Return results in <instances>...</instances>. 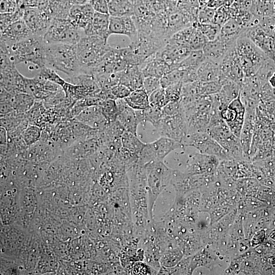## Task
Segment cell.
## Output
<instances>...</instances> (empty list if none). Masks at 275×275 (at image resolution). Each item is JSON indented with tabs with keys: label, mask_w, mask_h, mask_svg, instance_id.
<instances>
[{
	"label": "cell",
	"mask_w": 275,
	"mask_h": 275,
	"mask_svg": "<svg viewBox=\"0 0 275 275\" xmlns=\"http://www.w3.org/2000/svg\"><path fill=\"white\" fill-rule=\"evenodd\" d=\"M18 9L16 0H1L0 13H11Z\"/></svg>",
	"instance_id": "11a10c76"
},
{
	"label": "cell",
	"mask_w": 275,
	"mask_h": 275,
	"mask_svg": "<svg viewBox=\"0 0 275 275\" xmlns=\"http://www.w3.org/2000/svg\"><path fill=\"white\" fill-rule=\"evenodd\" d=\"M0 141L1 145L8 144V138L7 130L3 127H0Z\"/></svg>",
	"instance_id": "6125c7cd"
},
{
	"label": "cell",
	"mask_w": 275,
	"mask_h": 275,
	"mask_svg": "<svg viewBox=\"0 0 275 275\" xmlns=\"http://www.w3.org/2000/svg\"><path fill=\"white\" fill-rule=\"evenodd\" d=\"M161 87L160 79L152 77H146L143 81V88L149 96L154 91Z\"/></svg>",
	"instance_id": "f5cc1de1"
},
{
	"label": "cell",
	"mask_w": 275,
	"mask_h": 275,
	"mask_svg": "<svg viewBox=\"0 0 275 275\" xmlns=\"http://www.w3.org/2000/svg\"><path fill=\"white\" fill-rule=\"evenodd\" d=\"M0 63L1 87L14 94L26 93V77L18 71L10 57L1 54Z\"/></svg>",
	"instance_id": "ba28073f"
},
{
	"label": "cell",
	"mask_w": 275,
	"mask_h": 275,
	"mask_svg": "<svg viewBox=\"0 0 275 275\" xmlns=\"http://www.w3.org/2000/svg\"><path fill=\"white\" fill-rule=\"evenodd\" d=\"M232 17L231 7L223 6L216 9L212 23L222 26Z\"/></svg>",
	"instance_id": "ee69618b"
},
{
	"label": "cell",
	"mask_w": 275,
	"mask_h": 275,
	"mask_svg": "<svg viewBox=\"0 0 275 275\" xmlns=\"http://www.w3.org/2000/svg\"><path fill=\"white\" fill-rule=\"evenodd\" d=\"M109 90L113 99L115 100L124 99L132 92L128 87L121 84L112 87Z\"/></svg>",
	"instance_id": "816d5d0a"
},
{
	"label": "cell",
	"mask_w": 275,
	"mask_h": 275,
	"mask_svg": "<svg viewBox=\"0 0 275 275\" xmlns=\"http://www.w3.org/2000/svg\"><path fill=\"white\" fill-rule=\"evenodd\" d=\"M192 24L203 34L208 41L213 40L220 35L221 26L217 24L212 23H202L198 21L194 22Z\"/></svg>",
	"instance_id": "ab89813d"
},
{
	"label": "cell",
	"mask_w": 275,
	"mask_h": 275,
	"mask_svg": "<svg viewBox=\"0 0 275 275\" xmlns=\"http://www.w3.org/2000/svg\"><path fill=\"white\" fill-rule=\"evenodd\" d=\"M244 35L268 57L274 60L273 36L260 24L248 28Z\"/></svg>",
	"instance_id": "ffe728a7"
},
{
	"label": "cell",
	"mask_w": 275,
	"mask_h": 275,
	"mask_svg": "<svg viewBox=\"0 0 275 275\" xmlns=\"http://www.w3.org/2000/svg\"><path fill=\"white\" fill-rule=\"evenodd\" d=\"M61 89V86L38 75L33 78L26 77V93L32 95L36 100H43Z\"/></svg>",
	"instance_id": "ac0fdd59"
},
{
	"label": "cell",
	"mask_w": 275,
	"mask_h": 275,
	"mask_svg": "<svg viewBox=\"0 0 275 275\" xmlns=\"http://www.w3.org/2000/svg\"><path fill=\"white\" fill-rule=\"evenodd\" d=\"M1 47L10 49L13 44L33 35L22 18L10 24L0 32Z\"/></svg>",
	"instance_id": "5bb4252c"
},
{
	"label": "cell",
	"mask_w": 275,
	"mask_h": 275,
	"mask_svg": "<svg viewBox=\"0 0 275 275\" xmlns=\"http://www.w3.org/2000/svg\"><path fill=\"white\" fill-rule=\"evenodd\" d=\"M212 105L211 95L202 96L195 101L182 105L188 127V133L206 132Z\"/></svg>",
	"instance_id": "5b68a950"
},
{
	"label": "cell",
	"mask_w": 275,
	"mask_h": 275,
	"mask_svg": "<svg viewBox=\"0 0 275 275\" xmlns=\"http://www.w3.org/2000/svg\"><path fill=\"white\" fill-rule=\"evenodd\" d=\"M219 82L222 86L217 95L222 110L237 97L241 91V86L226 77H223Z\"/></svg>",
	"instance_id": "83f0119b"
},
{
	"label": "cell",
	"mask_w": 275,
	"mask_h": 275,
	"mask_svg": "<svg viewBox=\"0 0 275 275\" xmlns=\"http://www.w3.org/2000/svg\"><path fill=\"white\" fill-rule=\"evenodd\" d=\"M178 252H169L165 253L161 259V263L162 265L165 267H171L175 265L181 258V254H178L174 257Z\"/></svg>",
	"instance_id": "db71d44e"
},
{
	"label": "cell",
	"mask_w": 275,
	"mask_h": 275,
	"mask_svg": "<svg viewBox=\"0 0 275 275\" xmlns=\"http://www.w3.org/2000/svg\"><path fill=\"white\" fill-rule=\"evenodd\" d=\"M182 86V82H179L164 88L166 100L168 103L180 100Z\"/></svg>",
	"instance_id": "7dc6e473"
},
{
	"label": "cell",
	"mask_w": 275,
	"mask_h": 275,
	"mask_svg": "<svg viewBox=\"0 0 275 275\" xmlns=\"http://www.w3.org/2000/svg\"><path fill=\"white\" fill-rule=\"evenodd\" d=\"M216 9L210 8L207 6L199 8L197 21L200 23H212Z\"/></svg>",
	"instance_id": "681fc988"
},
{
	"label": "cell",
	"mask_w": 275,
	"mask_h": 275,
	"mask_svg": "<svg viewBox=\"0 0 275 275\" xmlns=\"http://www.w3.org/2000/svg\"><path fill=\"white\" fill-rule=\"evenodd\" d=\"M110 16H123L132 15L133 6L131 0H107Z\"/></svg>",
	"instance_id": "d6a6232c"
},
{
	"label": "cell",
	"mask_w": 275,
	"mask_h": 275,
	"mask_svg": "<svg viewBox=\"0 0 275 275\" xmlns=\"http://www.w3.org/2000/svg\"><path fill=\"white\" fill-rule=\"evenodd\" d=\"M144 166L147 177L148 214L152 219L155 202L159 195L170 184L173 170L161 160H152Z\"/></svg>",
	"instance_id": "7a4b0ae2"
},
{
	"label": "cell",
	"mask_w": 275,
	"mask_h": 275,
	"mask_svg": "<svg viewBox=\"0 0 275 275\" xmlns=\"http://www.w3.org/2000/svg\"><path fill=\"white\" fill-rule=\"evenodd\" d=\"M108 33L110 36L113 34L125 35L133 42L138 36V30L132 15L110 16Z\"/></svg>",
	"instance_id": "e0dca14e"
},
{
	"label": "cell",
	"mask_w": 275,
	"mask_h": 275,
	"mask_svg": "<svg viewBox=\"0 0 275 275\" xmlns=\"http://www.w3.org/2000/svg\"><path fill=\"white\" fill-rule=\"evenodd\" d=\"M198 80L207 82L219 81L223 76L219 64L208 59H206L197 71Z\"/></svg>",
	"instance_id": "f1b7e54d"
},
{
	"label": "cell",
	"mask_w": 275,
	"mask_h": 275,
	"mask_svg": "<svg viewBox=\"0 0 275 275\" xmlns=\"http://www.w3.org/2000/svg\"><path fill=\"white\" fill-rule=\"evenodd\" d=\"M140 67L145 77L152 76L160 79L173 70L161 57L159 51L146 59Z\"/></svg>",
	"instance_id": "7402d4cb"
},
{
	"label": "cell",
	"mask_w": 275,
	"mask_h": 275,
	"mask_svg": "<svg viewBox=\"0 0 275 275\" xmlns=\"http://www.w3.org/2000/svg\"><path fill=\"white\" fill-rule=\"evenodd\" d=\"M191 51L189 48L169 38L164 46L159 50V52L173 70L177 69L178 64L185 59Z\"/></svg>",
	"instance_id": "44dd1931"
},
{
	"label": "cell",
	"mask_w": 275,
	"mask_h": 275,
	"mask_svg": "<svg viewBox=\"0 0 275 275\" xmlns=\"http://www.w3.org/2000/svg\"><path fill=\"white\" fill-rule=\"evenodd\" d=\"M162 111L163 117L173 116L182 112L180 100L169 102L162 108Z\"/></svg>",
	"instance_id": "f907efd6"
},
{
	"label": "cell",
	"mask_w": 275,
	"mask_h": 275,
	"mask_svg": "<svg viewBox=\"0 0 275 275\" xmlns=\"http://www.w3.org/2000/svg\"><path fill=\"white\" fill-rule=\"evenodd\" d=\"M144 78L140 66H130L119 72V84L131 91L143 87Z\"/></svg>",
	"instance_id": "4316f807"
},
{
	"label": "cell",
	"mask_w": 275,
	"mask_h": 275,
	"mask_svg": "<svg viewBox=\"0 0 275 275\" xmlns=\"http://www.w3.org/2000/svg\"><path fill=\"white\" fill-rule=\"evenodd\" d=\"M150 105L162 108L167 103L164 89L160 87L149 96Z\"/></svg>",
	"instance_id": "bcb514c9"
},
{
	"label": "cell",
	"mask_w": 275,
	"mask_h": 275,
	"mask_svg": "<svg viewBox=\"0 0 275 275\" xmlns=\"http://www.w3.org/2000/svg\"><path fill=\"white\" fill-rule=\"evenodd\" d=\"M270 127L272 132L273 148L275 150V122H273L270 124Z\"/></svg>",
	"instance_id": "be15d7a7"
},
{
	"label": "cell",
	"mask_w": 275,
	"mask_h": 275,
	"mask_svg": "<svg viewBox=\"0 0 275 275\" xmlns=\"http://www.w3.org/2000/svg\"><path fill=\"white\" fill-rule=\"evenodd\" d=\"M102 112L108 123L117 120L119 111L116 100L107 99L103 100L99 105Z\"/></svg>",
	"instance_id": "60d3db41"
},
{
	"label": "cell",
	"mask_w": 275,
	"mask_h": 275,
	"mask_svg": "<svg viewBox=\"0 0 275 275\" xmlns=\"http://www.w3.org/2000/svg\"><path fill=\"white\" fill-rule=\"evenodd\" d=\"M122 146L129 151L139 154L146 144L139 140L137 135L125 130L121 138Z\"/></svg>",
	"instance_id": "d590c367"
},
{
	"label": "cell",
	"mask_w": 275,
	"mask_h": 275,
	"mask_svg": "<svg viewBox=\"0 0 275 275\" xmlns=\"http://www.w3.org/2000/svg\"><path fill=\"white\" fill-rule=\"evenodd\" d=\"M46 108L43 100H35L32 108L25 113L30 124L35 125L42 129L46 125L45 113Z\"/></svg>",
	"instance_id": "f546056e"
},
{
	"label": "cell",
	"mask_w": 275,
	"mask_h": 275,
	"mask_svg": "<svg viewBox=\"0 0 275 275\" xmlns=\"http://www.w3.org/2000/svg\"><path fill=\"white\" fill-rule=\"evenodd\" d=\"M222 85L219 81L198 82V93L200 96H210L218 93Z\"/></svg>",
	"instance_id": "b9f144b4"
},
{
	"label": "cell",
	"mask_w": 275,
	"mask_h": 275,
	"mask_svg": "<svg viewBox=\"0 0 275 275\" xmlns=\"http://www.w3.org/2000/svg\"><path fill=\"white\" fill-rule=\"evenodd\" d=\"M42 129L38 126L29 124L22 132L21 137L28 147L31 146L40 140Z\"/></svg>",
	"instance_id": "f35d334b"
},
{
	"label": "cell",
	"mask_w": 275,
	"mask_h": 275,
	"mask_svg": "<svg viewBox=\"0 0 275 275\" xmlns=\"http://www.w3.org/2000/svg\"><path fill=\"white\" fill-rule=\"evenodd\" d=\"M245 30L237 19L232 17L221 26L220 35L237 38Z\"/></svg>",
	"instance_id": "8d00e7d4"
},
{
	"label": "cell",
	"mask_w": 275,
	"mask_h": 275,
	"mask_svg": "<svg viewBox=\"0 0 275 275\" xmlns=\"http://www.w3.org/2000/svg\"><path fill=\"white\" fill-rule=\"evenodd\" d=\"M132 273L134 274H151V271L149 266L143 262H138L133 265Z\"/></svg>",
	"instance_id": "6f0895ef"
},
{
	"label": "cell",
	"mask_w": 275,
	"mask_h": 275,
	"mask_svg": "<svg viewBox=\"0 0 275 275\" xmlns=\"http://www.w3.org/2000/svg\"><path fill=\"white\" fill-rule=\"evenodd\" d=\"M73 119L99 131L102 130L108 123L99 105L86 107Z\"/></svg>",
	"instance_id": "cb8c5ba5"
},
{
	"label": "cell",
	"mask_w": 275,
	"mask_h": 275,
	"mask_svg": "<svg viewBox=\"0 0 275 275\" xmlns=\"http://www.w3.org/2000/svg\"><path fill=\"white\" fill-rule=\"evenodd\" d=\"M257 108L272 122H275V100L261 102Z\"/></svg>",
	"instance_id": "c3c4849f"
},
{
	"label": "cell",
	"mask_w": 275,
	"mask_h": 275,
	"mask_svg": "<svg viewBox=\"0 0 275 275\" xmlns=\"http://www.w3.org/2000/svg\"><path fill=\"white\" fill-rule=\"evenodd\" d=\"M182 144L194 147L201 153L215 156L220 160H231L224 148L207 132H189Z\"/></svg>",
	"instance_id": "9c48e42d"
},
{
	"label": "cell",
	"mask_w": 275,
	"mask_h": 275,
	"mask_svg": "<svg viewBox=\"0 0 275 275\" xmlns=\"http://www.w3.org/2000/svg\"><path fill=\"white\" fill-rule=\"evenodd\" d=\"M156 129L160 136L181 144L188 133L187 124L183 112L175 116L163 117Z\"/></svg>",
	"instance_id": "8fae6325"
},
{
	"label": "cell",
	"mask_w": 275,
	"mask_h": 275,
	"mask_svg": "<svg viewBox=\"0 0 275 275\" xmlns=\"http://www.w3.org/2000/svg\"><path fill=\"white\" fill-rule=\"evenodd\" d=\"M219 163V159L215 156L196 153L189 159L185 173L189 175L214 174Z\"/></svg>",
	"instance_id": "4fadbf2b"
},
{
	"label": "cell",
	"mask_w": 275,
	"mask_h": 275,
	"mask_svg": "<svg viewBox=\"0 0 275 275\" xmlns=\"http://www.w3.org/2000/svg\"><path fill=\"white\" fill-rule=\"evenodd\" d=\"M206 6L217 9L222 6H225V0H208Z\"/></svg>",
	"instance_id": "94428289"
},
{
	"label": "cell",
	"mask_w": 275,
	"mask_h": 275,
	"mask_svg": "<svg viewBox=\"0 0 275 275\" xmlns=\"http://www.w3.org/2000/svg\"><path fill=\"white\" fill-rule=\"evenodd\" d=\"M85 35L69 18H52L43 37L46 44H66L75 45Z\"/></svg>",
	"instance_id": "52a82bcc"
},
{
	"label": "cell",
	"mask_w": 275,
	"mask_h": 275,
	"mask_svg": "<svg viewBox=\"0 0 275 275\" xmlns=\"http://www.w3.org/2000/svg\"><path fill=\"white\" fill-rule=\"evenodd\" d=\"M95 12L89 2L73 5L69 11V19L76 28L83 31L92 19Z\"/></svg>",
	"instance_id": "d4e9b609"
},
{
	"label": "cell",
	"mask_w": 275,
	"mask_h": 275,
	"mask_svg": "<svg viewBox=\"0 0 275 275\" xmlns=\"http://www.w3.org/2000/svg\"><path fill=\"white\" fill-rule=\"evenodd\" d=\"M26 119L25 114L19 113L15 110L5 115H1V126L7 131L18 126Z\"/></svg>",
	"instance_id": "74e56055"
},
{
	"label": "cell",
	"mask_w": 275,
	"mask_h": 275,
	"mask_svg": "<svg viewBox=\"0 0 275 275\" xmlns=\"http://www.w3.org/2000/svg\"><path fill=\"white\" fill-rule=\"evenodd\" d=\"M140 124L149 122L157 128L163 117L162 108L150 105L143 110H135Z\"/></svg>",
	"instance_id": "4dcf8cb0"
},
{
	"label": "cell",
	"mask_w": 275,
	"mask_h": 275,
	"mask_svg": "<svg viewBox=\"0 0 275 275\" xmlns=\"http://www.w3.org/2000/svg\"><path fill=\"white\" fill-rule=\"evenodd\" d=\"M89 2L95 12L109 14L107 0H90Z\"/></svg>",
	"instance_id": "9f6ffc18"
},
{
	"label": "cell",
	"mask_w": 275,
	"mask_h": 275,
	"mask_svg": "<svg viewBox=\"0 0 275 275\" xmlns=\"http://www.w3.org/2000/svg\"><path fill=\"white\" fill-rule=\"evenodd\" d=\"M199 8L206 6L208 0H197Z\"/></svg>",
	"instance_id": "03108f58"
},
{
	"label": "cell",
	"mask_w": 275,
	"mask_h": 275,
	"mask_svg": "<svg viewBox=\"0 0 275 275\" xmlns=\"http://www.w3.org/2000/svg\"><path fill=\"white\" fill-rule=\"evenodd\" d=\"M236 50L245 77L255 75L263 61L268 57L243 32L236 40Z\"/></svg>",
	"instance_id": "8992f818"
},
{
	"label": "cell",
	"mask_w": 275,
	"mask_h": 275,
	"mask_svg": "<svg viewBox=\"0 0 275 275\" xmlns=\"http://www.w3.org/2000/svg\"><path fill=\"white\" fill-rule=\"evenodd\" d=\"M237 38L219 35L216 39L208 41L202 49L206 58L219 64L227 52L236 46Z\"/></svg>",
	"instance_id": "9a60e30c"
},
{
	"label": "cell",
	"mask_w": 275,
	"mask_h": 275,
	"mask_svg": "<svg viewBox=\"0 0 275 275\" xmlns=\"http://www.w3.org/2000/svg\"><path fill=\"white\" fill-rule=\"evenodd\" d=\"M46 45L43 37L33 35L12 45L6 54L10 56L16 65L23 62L31 63L40 69L45 66Z\"/></svg>",
	"instance_id": "277c9868"
},
{
	"label": "cell",
	"mask_w": 275,
	"mask_h": 275,
	"mask_svg": "<svg viewBox=\"0 0 275 275\" xmlns=\"http://www.w3.org/2000/svg\"><path fill=\"white\" fill-rule=\"evenodd\" d=\"M222 74L241 86L245 75L236 50V46L229 50L219 63Z\"/></svg>",
	"instance_id": "2e32d148"
},
{
	"label": "cell",
	"mask_w": 275,
	"mask_h": 275,
	"mask_svg": "<svg viewBox=\"0 0 275 275\" xmlns=\"http://www.w3.org/2000/svg\"><path fill=\"white\" fill-rule=\"evenodd\" d=\"M206 59L202 50H192L185 59L178 64L177 69L197 70Z\"/></svg>",
	"instance_id": "e575fe53"
},
{
	"label": "cell",
	"mask_w": 275,
	"mask_h": 275,
	"mask_svg": "<svg viewBox=\"0 0 275 275\" xmlns=\"http://www.w3.org/2000/svg\"><path fill=\"white\" fill-rule=\"evenodd\" d=\"M24 9L18 8L14 13H1L0 15V30H5L11 23L22 18ZM0 31V32H1Z\"/></svg>",
	"instance_id": "7bdbcfd3"
},
{
	"label": "cell",
	"mask_w": 275,
	"mask_h": 275,
	"mask_svg": "<svg viewBox=\"0 0 275 275\" xmlns=\"http://www.w3.org/2000/svg\"><path fill=\"white\" fill-rule=\"evenodd\" d=\"M35 100V98L30 94L20 92L14 95L12 104L16 112L25 114L33 106Z\"/></svg>",
	"instance_id": "836d02e7"
},
{
	"label": "cell",
	"mask_w": 275,
	"mask_h": 275,
	"mask_svg": "<svg viewBox=\"0 0 275 275\" xmlns=\"http://www.w3.org/2000/svg\"><path fill=\"white\" fill-rule=\"evenodd\" d=\"M116 101L119 111L117 120L126 131L137 135V129L140 123L135 109L130 107L124 99H117Z\"/></svg>",
	"instance_id": "603a6c76"
},
{
	"label": "cell",
	"mask_w": 275,
	"mask_h": 275,
	"mask_svg": "<svg viewBox=\"0 0 275 275\" xmlns=\"http://www.w3.org/2000/svg\"><path fill=\"white\" fill-rule=\"evenodd\" d=\"M70 3L73 5L76 4H85L88 1V0H69Z\"/></svg>",
	"instance_id": "e7e4bbea"
},
{
	"label": "cell",
	"mask_w": 275,
	"mask_h": 275,
	"mask_svg": "<svg viewBox=\"0 0 275 275\" xmlns=\"http://www.w3.org/2000/svg\"><path fill=\"white\" fill-rule=\"evenodd\" d=\"M18 8L24 9L28 7H38L39 0H16Z\"/></svg>",
	"instance_id": "680465c9"
},
{
	"label": "cell",
	"mask_w": 275,
	"mask_h": 275,
	"mask_svg": "<svg viewBox=\"0 0 275 275\" xmlns=\"http://www.w3.org/2000/svg\"><path fill=\"white\" fill-rule=\"evenodd\" d=\"M1 115H5L14 111L11 102H5L1 103Z\"/></svg>",
	"instance_id": "91938a15"
},
{
	"label": "cell",
	"mask_w": 275,
	"mask_h": 275,
	"mask_svg": "<svg viewBox=\"0 0 275 275\" xmlns=\"http://www.w3.org/2000/svg\"><path fill=\"white\" fill-rule=\"evenodd\" d=\"M90 0H88V1H89Z\"/></svg>",
	"instance_id": "003e7915"
},
{
	"label": "cell",
	"mask_w": 275,
	"mask_h": 275,
	"mask_svg": "<svg viewBox=\"0 0 275 275\" xmlns=\"http://www.w3.org/2000/svg\"><path fill=\"white\" fill-rule=\"evenodd\" d=\"M256 108L254 107H245L244 120L239 136L244 158L249 161H250V149L255 129Z\"/></svg>",
	"instance_id": "d6986e66"
},
{
	"label": "cell",
	"mask_w": 275,
	"mask_h": 275,
	"mask_svg": "<svg viewBox=\"0 0 275 275\" xmlns=\"http://www.w3.org/2000/svg\"><path fill=\"white\" fill-rule=\"evenodd\" d=\"M45 66L61 71L72 78L79 73L75 46L66 44H46Z\"/></svg>",
	"instance_id": "3957f363"
},
{
	"label": "cell",
	"mask_w": 275,
	"mask_h": 275,
	"mask_svg": "<svg viewBox=\"0 0 275 275\" xmlns=\"http://www.w3.org/2000/svg\"><path fill=\"white\" fill-rule=\"evenodd\" d=\"M38 76L41 78L57 84L62 87L66 81L61 78L56 71L50 67L44 66L40 68Z\"/></svg>",
	"instance_id": "f6af8a7d"
},
{
	"label": "cell",
	"mask_w": 275,
	"mask_h": 275,
	"mask_svg": "<svg viewBox=\"0 0 275 275\" xmlns=\"http://www.w3.org/2000/svg\"><path fill=\"white\" fill-rule=\"evenodd\" d=\"M124 100L127 104L135 110H143L150 105L149 95L142 87L132 91Z\"/></svg>",
	"instance_id": "1f68e13d"
},
{
	"label": "cell",
	"mask_w": 275,
	"mask_h": 275,
	"mask_svg": "<svg viewBox=\"0 0 275 275\" xmlns=\"http://www.w3.org/2000/svg\"><path fill=\"white\" fill-rule=\"evenodd\" d=\"M183 147L182 144L178 141L160 136L156 140L146 144L139 154V158L144 164L152 160L163 161L172 151Z\"/></svg>",
	"instance_id": "30bf717a"
},
{
	"label": "cell",
	"mask_w": 275,
	"mask_h": 275,
	"mask_svg": "<svg viewBox=\"0 0 275 275\" xmlns=\"http://www.w3.org/2000/svg\"><path fill=\"white\" fill-rule=\"evenodd\" d=\"M52 18L51 16L38 7L24 8L22 19L35 36L43 38Z\"/></svg>",
	"instance_id": "7c38bea8"
},
{
	"label": "cell",
	"mask_w": 275,
	"mask_h": 275,
	"mask_svg": "<svg viewBox=\"0 0 275 275\" xmlns=\"http://www.w3.org/2000/svg\"><path fill=\"white\" fill-rule=\"evenodd\" d=\"M110 15L95 12L94 16L83 30L85 35L94 36L108 40L110 36L108 26Z\"/></svg>",
	"instance_id": "484cf974"
},
{
	"label": "cell",
	"mask_w": 275,
	"mask_h": 275,
	"mask_svg": "<svg viewBox=\"0 0 275 275\" xmlns=\"http://www.w3.org/2000/svg\"><path fill=\"white\" fill-rule=\"evenodd\" d=\"M75 46L79 73L91 74L111 46L100 37L84 35Z\"/></svg>",
	"instance_id": "6da1fadb"
}]
</instances>
